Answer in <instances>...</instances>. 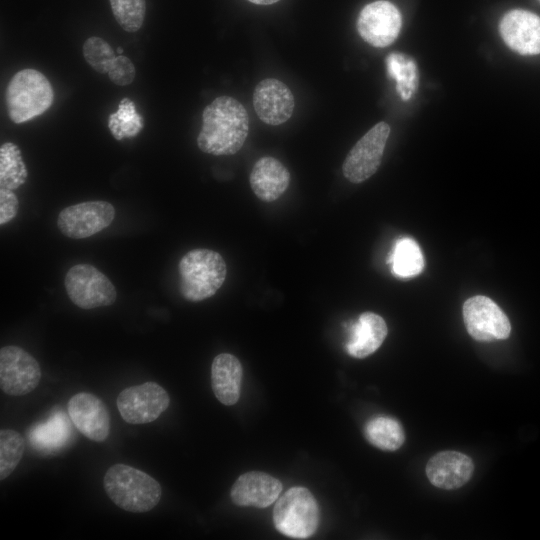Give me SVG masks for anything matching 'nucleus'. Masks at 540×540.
Returning a JSON list of instances; mask_svg holds the SVG:
<instances>
[{"label":"nucleus","mask_w":540,"mask_h":540,"mask_svg":"<svg viewBox=\"0 0 540 540\" xmlns=\"http://www.w3.org/2000/svg\"><path fill=\"white\" fill-rule=\"evenodd\" d=\"M276 529L288 537L305 539L312 536L319 523V508L312 493L305 487L288 489L273 509Z\"/></svg>","instance_id":"obj_5"},{"label":"nucleus","mask_w":540,"mask_h":540,"mask_svg":"<svg viewBox=\"0 0 540 540\" xmlns=\"http://www.w3.org/2000/svg\"><path fill=\"white\" fill-rule=\"evenodd\" d=\"M68 414L79 432L90 440L102 442L109 436V413L97 396L87 392L75 394L68 402Z\"/></svg>","instance_id":"obj_15"},{"label":"nucleus","mask_w":540,"mask_h":540,"mask_svg":"<svg viewBox=\"0 0 540 540\" xmlns=\"http://www.w3.org/2000/svg\"><path fill=\"white\" fill-rule=\"evenodd\" d=\"M83 56L86 62L98 73H108L116 58L112 47L102 38L89 37L83 44Z\"/></svg>","instance_id":"obj_29"},{"label":"nucleus","mask_w":540,"mask_h":540,"mask_svg":"<svg viewBox=\"0 0 540 540\" xmlns=\"http://www.w3.org/2000/svg\"><path fill=\"white\" fill-rule=\"evenodd\" d=\"M388 333L384 319L376 313L364 312L352 326L347 352L354 358H365L374 353Z\"/></svg>","instance_id":"obj_19"},{"label":"nucleus","mask_w":540,"mask_h":540,"mask_svg":"<svg viewBox=\"0 0 540 540\" xmlns=\"http://www.w3.org/2000/svg\"><path fill=\"white\" fill-rule=\"evenodd\" d=\"M282 483L275 477L258 471L242 474L233 484L230 497L238 506L265 508L276 501Z\"/></svg>","instance_id":"obj_17"},{"label":"nucleus","mask_w":540,"mask_h":540,"mask_svg":"<svg viewBox=\"0 0 540 540\" xmlns=\"http://www.w3.org/2000/svg\"><path fill=\"white\" fill-rule=\"evenodd\" d=\"M103 484L113 503L128 512L150 511L162 496L157 480L127 464L112 465L105 473Z\"/></svg>","instance_id":"obj_2"},{"label":"nucleus","mask_w":540,"mask_h":540,"mask_svg":"<svg viewBox=\"0 0 540 540\" xmlns=\"http://www.w3.org/2000/svg\"><path fill=\"white\" fill-rule=\"evenodd\" d=\"M294 104L291 90L275 78L263 79L254 89V110L266 124L276 126L288 121L293 114Z\"/></svg>","instance_id":"obj_14"},{"label":"nucleus","mask_w":540,"mask_h":540,"mask_svg":"<svg viewBox=\"0 0 540 540\" xmlns=\"http://www.w3.org/2000/svg\"><path fill=\"white\" fill-rule=\"evenodd\" d=\"M116 52H117L119 55H122V53H123L122 47H118V48L116 49Z\"/></svg>","instance_id":"obj_33"},{"label":"nucleus","mask_w":540,"mask_h":540,"mask_svg":"<svg viewBox=\"0 0 540 540\" xmlns=\"http://www.w3.org/2000/svg\"><path fill=\"white\" fill-rule=\"evenodd\" d=\"M389 134L390 126L379 122L357 141L342 165V173L348 181L364 182L378 170Z\"/></svg>","instance_id":"obj_7"},{"label":"nucleus","mask_w":540,"mask_h":540,"mask_svg":"<svg viewBox=\"0 0 540 540\" xmlns=\"http://www.w3.org/2000/svg\"><path fill=\"white\" fill-rule=\"evenodd\" d=\"M463 319L469 335L489 342L509 337L511 324L502 309L490 298L477 295L463 304Z\"/></svg>","instance_id":"obj_9"},{"label":"nucleus","mask_w":540,"mask_h":540,"mask_svg":"<svg viewBox=\"0 0 540 540\" xmlns=\"http://www.w3.org/2000/svg\"><path fill=\"white\" fill-rule=\"evenodd\" d=\"M402 17L398 8L386 0L367 4L357 19V30L361 38L371 46L383 48L398 37Z\"/></svg>","instance_id":"obj_12"},{"label":"nucleus","mask_w":540,"mask_h":540,"mask_svg":"<svg viewBox=\"0 0 540 540\" xmlns=\"http://www.w3.org/2000/svg\"><path fill=\"white\" fill-rule=\"evenodd\" d=\"M19 201L12 190L0 189V224L4 225L14 219L18 213Z\"/></svg>","instance_id":"obj_31"},{"label":"nucleus","mask_w":540,"mask_h":540,"mask_svg":"<svg viewBox=\"0 0 540 540\" xmlns=\"http://www.w3.org/2000/svg\"><path fill=\"white\" fill-rule=\"evenodd\" d=\"M474 464L470 457L457 451H442L431 457L426 475L437 488L452 490L466 484L472 477Z\"/></svg>","instance_id":"obj_16"},{"label":"nucleus","mask_w":540,"mask_h":540,"mask_svg":"<svg viewBox=\"0 0 540 540\" xmlns=\"http://www.w3.org/2000/svg\"><path fill=\"white\" fill-rule=\"evenodd\" d=\"M28 172L19 147L6 142L0 147V187L14 190L23 185Z\"/></svg>","instance_id":"obj_25"},{"label":"nucleus","mask_w":540,"mask_h":540,"mask_svg":"<svg viewBox=\"0 0 540 540\" xmlns=\"http://www.w3.org/2000/svg\"><path fill=\"white\" fill-rule=\"evenodd\" d=\"M108 128L116 140L134 137L142 130L143 119L133 101H120L117 111L109 115Z\"/></svg>","instance_id":"obj_26"},{"label":"nucleus","mask_w":540,"mask_h":540,"mask_svg":"<svg viewBox=\"0 0 540 540\" xmlns=\"http://www.w3.org/2000/svg\"><path fill=\"white\" fill-rule=\"evenodd\" d=\"M53 97V88L44 74L31 68L20 70L6 88L8 116L16 124L29 121L47 111Z\"/></svg>","instance_id":"obj_4"},{"label":"nucleus","mask_w":540,"mask_h":540,"mask_svg":"<svg viewBox=\"0 0 540 540\" xmlns=\"http://www.w3.org/2000/svg\"><path fill=\"white\" fill-rule=\"evenodd\" d=\"M179 289L189 301L199 302L213 296L223 285L226 262L216 251L197 248L187 252L179 261Z\"/></svg>","instance_id":"obj_3"},{"label":"nucleus","mask_w":540,"mask_h":540,"mask_svg":"<svg viewBox=\"0 0 540 540\" xmlns=\"http://www.w3.org/2000/svg\"><path fill=\"white\" fill-rule=\"evenodd\" d=\"M248 1L256 5H271L280 0H248Z\"/></svg>","instance_id":"obj_32"},{"label":"nucleus","mask_w":540,"mask_h":540,"mask_svg":"<svg viewBox=\"0 0 540 540\" xmlns=\"http://www.w3.org/2000/svg\"><path fill=\"white\" fill-rule=\"evenodd\" d=\"M249 182L254 194L264 202L280 198L290 183L288 169L276 158L265 156L258 159L250 173Z\"/></svg>","instance_id":"obj_18"},{"label":"nucleus","mask_w":540,"mask_h":540,"mask_svg":"<svg viewBox=\"0 0 540 540\" xmlns=\"http://www.w3.org/2000/svg\"><path fill=\"white\" fill-rule=\"evenodd\" d=\"M115 217L112 204L96 200L64 208L58 216L60 232L72 239L90 237L108 227Z\"/></svg>","instance_id":"obj_11"},{"label":"nucleus","mask_w":540,"mask_h":540,"mask_svg":"<svg viewBox=\"0 0 540 540\" xmlns=\"http://www.w3.org/2000/svg\"><path fill=\"white\" fill-rule=\"evenodd\" d=\"M117 23L127 32L138 31L144 22L145 0H109Z\"/></svg>","instance_id":"obj_28"},{"label":"nucleus","mask_w":540,"mask_h":540,"mask_svg":"<svg viewBox=\"0 0 540 540\" xmlns=\"http://www.w3.org/2000/svg\"><path fill=\"white\" fill-rule=\"evenodd\" d=\"M386 68L389 77L396 81V90L401 99L409 100L419 84L416 62L408 55L392 52L386 57Z\"/></svg>","instance_id":"obj_22"},{"label":"nucleus","mask_w":540,"mask_h":540,"mask_svg":"<svg viewBox=\"0 0 540 540\" xmlns=\"http://www.w3.org/2000/svg\"><path fill=\"white\" fill-rule=\"evenodd\" d=\"M390 261L393 273L401 278L418 275L424 267V257L419 245L413 239H399L393 249Z\"/></svg>","instance_id":"obj_24"},{"label":"nucleus","mask_w":540,"mask_h":540,"mask_svg":"<svg viewBox=\"0 0 540 540\" xmlns=\"http://www.w3.org/2000/svg\"><path fill=\"white\" fill-rule=\"evenodd\" d=\"M121 417L129 424H147L156 420L169 406L166 390L155 382L128 387L116 400Z\"/></svg>","instance_id":"obj_8"},{"label":"nucleus","mask_w":540,"mask_h":540,"mask_svg":"<svg viewBox=\"0 0 540 540\" xmlns=\"http://www.w3.org/2000/svg\"><path fill=\"white\" fill-rule=\"evenodd\" d=\"M364 433L373 446L385 451L399 449L405 440L400 422L387 416H377L369 420Z\"/></svg>","instance_id":"obj_23"},{"label":"nucleus","mask_w":540,"mask_h":540,"mask_svg":"<svg viewBox=\"0 0 540 540\" xmlns=\"http://www.w3.org/2000/svg\"><path fill=\"white\" fill-rule=\"evenodd\" d=\"M499 32L505 44L520 55L540 54V17L523 9L508 11L500 20Z\"/></svg>","instance_id":"obj_13"},{"label":"nucleus","mask_w":540,"mask_h":540,"mask_svg":"<svg viewBox=\"0 0 540 540\" xmlns=\"http://www.w3.org/2000/svg\"><path fill=\"white\" fill-rule=\"evenodd\" d=\"M243 369L237 357L217 355L211 365V384L216 398L224 405H234L240 396Z\"/></svg>","instance_id":"obj_20"},{"label":"nucleus","mask_w":540,"mask_h":540,"mask_svg":"<svg viewBox=\"0 0 540 540\" xmlns=\"http://www.w3.org/2000/svg\"><path fill=\"white\" fill-rule=\"evenodd\" d=\"M65 288L70 300L82 309L110 306L117 298L110 279L94 266L85 263L76 264L68 270Z\"/></svg>","instance_id":"obj_6"},{"label":"nucleus","mask_w":540,"mask_h":540,"mask_svg":"<svg viewBox=\"0 0 540 540\" xmlns=\"http://www.w3.org/2000/svg\"><path fill=\"white\" fill-rule=\"evenodd\" d=\"M41 379V369L36 359L24 349L8 345L0 350V387L12 396L32 392Z\"/></svg>","instance_id":"obj_10"},{"label":"nucleus","mask_w":540,"mask_h":540,"mask_svg":"<svg viewBox=\"0 0 540 540\" xmlns=\"http://www.w3.org/2000/svg\"><path fill=\"white\" fill-rule=\"evenodd\" d=\"M107 74L114 84L126 86L134 81L136 70L134 64L128 57L118 55L114 59Z\"/></svg>","instance_id":"obj_30"},{"label":"nucleus","mask_w":540,"mask_h":540,"mask_svg":"<svg viewBox=\"0 0 540 540\" xmlns=\"http://www.w3.org/2000/svg\"><path fill=\"white\" fill-rule=\"evenodd\" d=\"M25 442L15 430L2 429L0 432V479L7 478L22 459Z\"/></svg>","instance_id":"obj_27"},{"label":"nucleus","mask_w":540,"mask_h":540,"mask_svg":"<svg viewBox=\"0 0 540 540\" xmlns=\"http://www.w3.org/2000/svg\"><path fill=\"white\" fill-rule=\"evenodd\" d=\"M248 132L249 116L242 103L230 96H220L203 110L197 145L204 153L233 155L244 145Z\"/></svg>","instance_id":"obj_1"},{"label":"nucleus","mask_w":540,"mask_h":540,"mask_svg":"<svg viewBox=\"0 0 540 540\" xmlns=\"http://www.w3.org/2000/svg\"><path fill=\"white\" fill-rule=\"evenodd\" d=\"M71 434L70 422L61 411L33 425L27 432L31 445L40 451L51 452L67 443Z\"/></svg>","instance_id":"obj_21"}]
</instances>
